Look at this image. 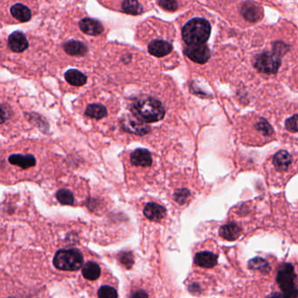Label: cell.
<instances>
[{
	"mask_svg": "<svg viewBox=\"0 0 298 298\" xmlns=\"http://www.w3.org/2000/svg\"><path fill=\"white\" fill-rule=\"evenodd\" d=\"M79 26L84 34L92 36H97L102 34L103 32V26L97 19H81L79 23Z\"/></svg>",
	"mask_w": 298,
	"mask_h": 298,
	"instance_id": "obj_12",
	"label": "cell"
},
{
	"mask_svg": "<svg viewBox=\"0 0 298 298\" xmlns=\"http://www.w3.org/2000/svg\"><path fill=\"white\" fill-rule=\"evenodd\" d=\"M131 110L137 120L146 123H156L165 116L164 106L159 100L153 97H141L131 106Z\"/></svg>",
	"mask_w": 298,
	"mask_h": 298,
	"instance_id": "obj_1",
	"label": "cell"
},
{
	"mask_svg": "<svg viewBox=\"0 0 298 298\" xmlns=\"http://www.w3.org/2000/svg\"><path fill=\"white\" fill-rule=\"evenodd\" d=\"M190 192L187 189L177 190V192L174 194L175 200L180 204L184 205L187 202V199L189 198Z\"/></svg>",
	"mask_w": 298,
	"mask_h": 298,
	"instance_id": "obj_28",
	"label": "cell"
},
{
	"mask_svg": "<svg viewBox=\"0 0 298 298\" xmlns=\"http://www.w3.org/2000/svg\"><path fill=\"white\" fill-rule=\"evenodd\" d=\"M149 53L156 57L167 55L172 51V45L167 41H153L149 44Z\"/></svg>",
	"mask_w": 298,
	"mask_h": 298,
	"instance_id": "obj_15",
	"label": "cell"
},
{
	"mask_svg": "<svg viewBox=\"0 0 298 298\" xmlns=\"http://www.w3.org/2000/svg\"><path fill=\"white\" fill-rule=\"evenodd\" d=\"M241 12H242L243 17L247 20L251 22L260 20L262 18V14H263V12H262L261 7L249 3H246L245 5H243Z\"/></svg>",
	"mask_w": 298,
	"mask_h": 298,
	"instance_id": "obj_18",
	"label": "cell"
},
{
	"mask_svg": "<svg viewBox=\"0 0 298 298\" xmlns=\"http://www.w3.org/2000/svg\"><path fill=\"white\" fill-rule=\"evenodd\" d=\"M143 214L150 221H159L165 217L166 210L164 206L154 202H151L144 206Z\"/></svg>",
	"mask_w": 298,
	"mask_h": 298,
	"instance_id": "obj_11",
	"label": "cell"
},
{
	"mask_svg": "<svg viewBox=\"0 0 298 298\" xmlns=\"http://www.w3.org/2000/svg\"><path fill=\"white\" fill-rule=\"evenodd\" d=\"M120 261L127 269H131L134 263L133 255L131 252H124L120 255Z\"/></svg>",
	"mask_w": 298,
	"mask_h": 298,
	"instance_id": "obj_29",
	"label": "cell"
},
{
	"mask_svg": "<svg viewBox=\"0 0 298 298\" xmlns=\"http://www.w3.org/2000/svg\"><path fill=\"white\" fill-rule=\"evenodd\" d=\"M8 46L13 52L21 53L28 47L27 39L20 32H14L9 36Z\"/></svg>",
	"mask_w": 298,
	"mask_h": 298,
	"instance_id": "obj_9",
	"label": "cell"
},
{
	"mask_svg": "<svg viewBox=\"0 0 298 298\" xmlns=\"http://www.w3.org/2000/svg\"><path fill=\"white\" fill-rule=\"evenodd\" d=\"M211 35V25L205 19L196 18L190 20L184 26L182 37L188 46L203 45Z\"/></svg>",
	"mask_w": 298,
	"mask_h": 298,
	"instance_id": "obj_2",
	"label": "cell"
},
{
	"mask_svg": "<svg viewBox=\"0 0 298 298\" xmlns=\"http://www.w3.org/2000/svg\"><path fill=\"white\" fill-rule=\"evenodd\" d=\"M242 232H243L242 227L238 226L237 224L232 222V223L226 224L221 227L220 235L223 239L229 242H233L239 238L242 234Z\"/></svg>",
	"mask_w": 298,
	"mask_h": 298,
	"instance_id": "obj_17",
	"label": "cell"
},
{
	"mask_svg": "<svg viewBox=\"0 0 298 298\" xmlns=\"http://www.w3.org/2000/svg\"><path fill=\"white\" fill-rule=\"evenodd\" d=\"M9 118V111L5 106L0 105V125L4 124Z\"/></svg>",
	"mask_w": 298,
	"mask_h": 298,
	"instance_id": "obj_34",
	"label": "cell"
},
{
	"mask_svg": "<svg viewBox=\"0 0 298 298\" xmlns=\"http://www.w3.org/2000/svg\"><path fill=\"white\" fill-rule=\"evenodd\" d=\"M0 298H38L34 292L10 281H0Z\"/></svg>",
	"mask_w": 298,
	"mask_h": 298,
	"instance_id": "obj_6",
	"label": "cell"
},
{
	"mask_svg": "<svg viewBox=\"0 0 298 298\" xmlns=\"http://www.w3.org/2000/svg\"><path fill=\"white\" fill-rule=\"evenodd\" d=\"M53 262L59 271H76L83 266V255L79 249H61L56 252Z\"/></svg>",
	"mask_w": 298,
	"mask_h": 298,
	"instance_id": "obj_3",
	"label": "cell"
},
{
	"mask_svg": "<svg viewBox=\"0 0 298 298\" xmlns=\"http://www.w3.org/2000/svg\"><path fill=\"white\" fill-rule=\"evenodd\" d=\"M81 274H82L84 279L90 281V282H93L101 277L102 269L100 267L99 264L96 261H87L82 266Z\"/></svg>",
	"mask_w": 298,
	"mask_h": 298,
	"instance_id": "obj_14",
	"label": "cell"
},
{
	"mask_svg": "<svg viewBox=\"0 0 298 298\" xmlns=\"http://www.w3.org/2000/svg\"><path fill=\"white\" fill-rule=\"evenodd\" d=\"M194 262L203 269H212L217 265L218 255L209 251L199 252L196 254Z\"/></svg>",
	"mask_w": 298,
	"mask_h": 298,
	"instance_id": "obj_10",
	"label": "cell"
},
{
	"mask_svg": "<svg viewBox=\"0 0 298 298\" xmlns=\"http://www.w3.org/2000/svg\"><path fill=\"white\" fill-rule=\"evenodd\" d=\"M256 128L259 131H262L265 135H271L273 131L270 125L266 121H261V123H259Z\"/></svg>",
	"mask_w": 298,
	"mask_h": 298,
	"instance_id": "obj_33",
	"label": "cell"
},
{
	"mask_svg": "<svg viewBox=\"0 0 298 298\" xmlns=\"http://www.w3.org/2000/svg\"><path fill=\"white\" fill-rule=\"evenodd\" d=\"M66 53L72 56H82L87 53V48L81 41H69L63 45Z\"/></svg>",
	"mask_w": 298,
	"mask_h": 298,
	"instance_id": "obj_19",
	"label": "cell"
},
{
	"mask_svg": "<svg viewBox=\"0 0 298 298\" xmlns=\"http://www.w3.org/2000/svg\"><path fill=\"white\" fill-rule=\"evenodd\" d=\"M131 164L136 166L147 167L153 164V158L147 150H136L131 155Z\"/></svg>",
	"mask_w": 298,
	"mask_h": 298,
	"instance_id": "obj_13",
	"label": "cell"
},
{
	"mask_svg": "<svg viewBox=\"0 0 298 298\" xmlns=\"http://www.w3.org/2000/svg\"><path fill=\"white\" fill-rule=\"evenodd\" d=\"M295 269L291 264L284 263L277 273V281L279 284L280 289H282V293L285 295L286 298L297 297V288L295 284Z\"/></svg>",
	"mask_w": 298,
	"mask_h": 298,
	"instance_id": "obj_4",
	"label": "cell"
},
{
	"mask_svg": "<svg viewBox=\"0 0 298 298\" xmlns=\"http://www.w3.org/2000/svg\"><path fill=\"white\" fill-rule=\"evenodd\" d=\"M10 164L22 169H28L34 167L36 165V159L33 155H22V154H13L8 159Z\"/></svg>",
	"mask_w": 298,
	"mask_h": 298,
	"instance_id": "obj_16",
	"label": "cell"
},
{
	"mask_svg": "<svg viewBox=\"0 0 298 298\" xmlns=\"http://www.w3.org/2000/svg\"><path fill=\"white\" fill-rule=\"evenodd\" d=\"M159 6L166 10V11H170V12H173L177 9V3L176 1H171V0H163V1H159Z\"/></svg>",
	"mask_w": 298,
	"mask_h": 298,
	"instance_id": "obj_30",
	"label": "cell"
},
{
	"mask_svg": "<svg viewBox=\"0 0 298 298\" xmlns=\"http://www.w3.org/2000/svg\"><path fill=\"white\" fill-rule=\"evenodd\" d=\"M123 128L130 133L137 134L143 136L149 133L151 128L143 122L137 120V118L128 117L123 120Z\"/></svg>",
	"mask_w": 298,
	"mask_h": 298,
	"instance_id": "obj_8",
	"label": "cell"
},
{
	"mask_svg": "<svg viewBox=\"0 0 298 298\" xmlns=\"http://www.w3.org/2000/svg\"><path fill=\"white\" fill-rule=\"evenodd\" d=\"M85 115L95 119H101V118L105 117L107 115V109L102 104H91L87 107Z\"/></svg>",
	"mask_w": 298,
	"mask_h": 298,
	"instance_id": "obj_23",
	"label": "cell"
},
{
	"mask_svg": "<svg viewBox=\"0 0 298 298\" xmlns=\"http://www.w3.org/2000/svg\"><path fill=\"white\" fill-rule=\"evenodd\" d=\"M65 79L73 86H82L87 82L86 75L76 69H69L66 72Z\"/></svg>",
	"mask_w": 298,
	"mask_h": 298,
	"instance_id": "obj_22",
	"label": "cell"
},
{
	"mask_svg": "<svg viewBox=\"0 0 298 298\" xmlns=\"http://www.w3.org/2000/svg\"><path fill=\"white\" fill-rule=\"evenodd\" d=\"M56 198L63 205H74L75 203V197L68 189H62L58 191L56 193Z\"/></svg>",
	"mask_w": 298,
	"mask_h": 298,
	"instance_id": "obj_26",
	"label": "cell"
},
{
	"mask_svg": "<svg viewBox=\"0 0 298 298\" xmlns=\"http://www.w3.org/2000/svg\"><path fill=\"white\" fill-rule=\"evenodd\" d=\"M281 66V58L277 53H263L255 59V67L265 74H276Z\"/></svg>",
	"mask_w": 298,
	"mask_h": 298,
	"instance_id": "obj_5",
	"label": "cell"
},
{
	"mask_svg": "<svg viewBox=\"0 0 298 298\" xmlns=\"http://www.w3.org/2000/svg\"><path fill=\"white\" fill-rule=\"evenodd\" d=\"M249 267L251 270H257V271H260L265 274L269 273L271 271L270 264L267 263V261H265L261 257L252 259L251 261H249Z\"/></svg>",
	"mask_w": 298,
	"mask_h": 298,
	"instance_id": "obj_25",
	"label": "cell"
},
{
	"mask_svg": "<svg viewBox=\"0 0 298 298\" xmlns=\"http://www.w3.org/2000/svg\"><path fill=\"white\" fill-rule=\"evenodd\" d=\"M267 298H286L285 295H283V293H279V292H276L273 293L272 295H270Z\"/></svg>",
	"mask_w": 298,
	"mask_h": 298,
	"instance_id": "obj_35",
	"label": "cell"
},
{
	"mask_svg": "<svg viewBox=\"0 0 298 298\" xmlns=\"http://www.w3.org/2000/svg\"><path fill=\"white\" fill-rule=\"evenodd\" d=\"M11 13L17 20L20 22L29 21L32 18V13L27 7L22 4H16L11 8Z\"/></svg>",
	"mask_w": 298,
	"mask_h": 298,
	"instance_id": "obj_21",
	"label": "cell"
},
{
	"mask_svg": "<svg viewBox=\"0 0 298 298\" xmlns=\"http://www.w3.org/2000/svg\"><path fill=\"white\" fill-rule=\"evenodd\" d=\"M297 115H294L286 121L285 125L287 130L292 132H297Z\"/></svg>",
	"mask_w": 298,
	"mask_h": 298,
	"instance_id": "obj_31",
	"label": "cell"
},
{
	"mask_svg": "<svg viewBox=\"0 0 298 298\" xmlns=\"http://www.w3.org/2000/svg\"><path fill=\"white\" fill-rule=\"evenodd\" d=\"M130 298H150V295L144 289H136L131 292Z\"/></svg>",
	"mask_w": 298,
	"mask_h": 298,
	"instance_id": "obj_32",
	"label": "cell"
},
{
	"mask_svg": "<svg viewBox=\"0 0 298 298\" xmlns=\"http://www.w3.org/2000/svg\"><path fill=\"white\" fill-rule=\"evenodd\" d=\"M185 54L194 63L200 64L206 63L211 56L210 50L205 44L188 46L185 49Z\"/></svg>",
	"mask_w": 298,
	"mask_h": 298,
	"instance_id": "obj_7",
	"label": "cell"
},
{
	"mask_svg": "<svg viewBox=\"0 0 298 298\" xmlns=\"http://www.w3.org/2000/svg\"><path fill=\"white\" fill-rule=\"evenodd\" d=\"M98 298H117V290L113 286L103 285L100 287L97 291Z\"/></svg>",
	"mask_w": 298,
	"mask_h": 298,
	"instance_id": "obj_27",
	"label": "cell"
},
{
	"mask_svg": "<svg viewBox=\"0 0 298 298\" xmlns=\"http://www.w3.org/2000/svg\"><path fill=\"white\" fill-rule=\"evenodd\" d=\"M292 162V157L288 152L281 151L274 157L273 164L279 171L287 170Z\"/></svg>",
	"mask_w": 298,
	"mask_h": 298,
	"instance_id": "obj_20",
	"label": "cell"
},
{
	"mask_svg": "<svg viewBox=\"0 0 298 298\" xmlns=\"http://www.w3.org/2000/svg\"><path fill=\"white\" fill-rule=\"evenodd\" d=\"M122 9L125 13H129V14H133V15H137L140 13H143V7L140 5L137 1H124L122 3Z\"/></svg>",
	"mask_w": 298,
	"mask_h": 298,
	"instance_id": "obj_24",
	"label": "cell"
}]
</instances>
